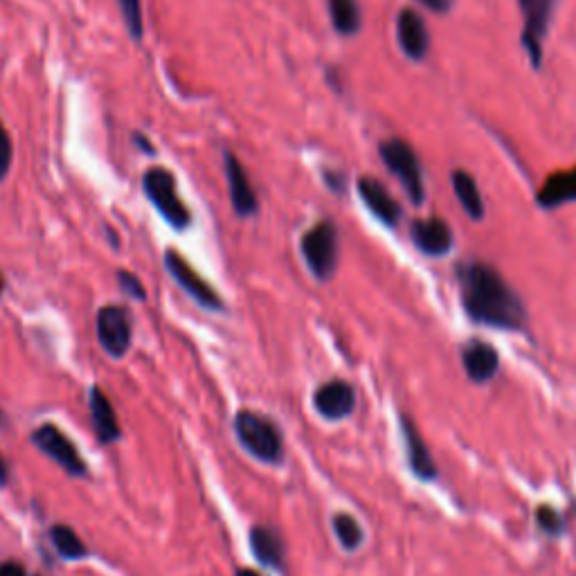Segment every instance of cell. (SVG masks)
Wrapping results in <instances>:
<instances>
[{"label": "cell", "mask_w": 576, "mask_h": 576, "mask_svg": "<svg viewBox=\"0 0 576 576\" xmlns=\"http://www.w3.org/2000/svg\"><path fill=\"white\" fill-rule=\"evenodd\" d=\"M457 286L468 318L484 327L502 331L527 329V306L500 270L484 261H462L457 266Z\"/></svg>", "instance_id": "cell-1"}, {"label": "cell", "mask_w": 576, "mask_h": 576, "mask_svg": "<svg viewBox=\"0 0 576 576\" xmlns=\"http://www.w3.org/2000/svg\"><path fill=\"white\" fill-rule=\"evenodd\" d=\"M234 432L239 444L264 464H279L284 459V437L264 414L241 410L234 417Z\"/></svg>", "instance_id": "cell-2"}, {"label": "cell", "mask_w": 576, "mask_h": 576, "mask_svg": "<svg viewBox=\"0 0 576 576\" xmlns=\"http://www.w3.org/2000/svg\"><path fill=\"white\" fill-rule=\"evenodd\" d=\"M300 252L311 275L320 279V282H329L333 273H336L340 257V237L336 223L318 221L311 230H306L300 241Z\"/></svg>", "instance_id": "cell-3"}, {"label": "cell", "mask_w": 576, "mask_h": 576, "mask_svg": "<svg viewBox=\"0 0 576 576\" xmlns=\"http://www.w3.org/2000/svg\"><path fill=\"white\" fill-rule=\"evenodd\" d=\"M142 187L153 207H156L162 219H165L171 228L176 230L187 228L189 221H192V214H189L187 205L180 201V196L176 192V178L169 169L165 167L147 169L142 176Z\"/></svg>", "instance_id": "cell-4"}, {"label": "cell", "mask_w": 576, "mask_h": 576, "mask_svg": "<svg viewBox=\"0 0 576 576\" xmlns=\"http://www.w3.org/2000/svg\"><path fill=\"white\" fill-rule=\"evenodd\" d=\"M383 165L399 178L405 192H408L410 201L414 205H421L426 201V183H423V171L417 151L410 147V142L392 138L381 142L378 147Z\"/></svg>", "instance_id": "cell-5"}, {"label": "cell", "mask_w": 576, "mask_h": 576, "mask_svg": "<svg viewBox=\"0 0 576 576\" xmlns=\"http://www.w3.org/2000/svg\"><path fill=\"white\" fill-rule=\"evenodd\" d=\"M556 0H518L522 14V34L520 43L525 48L529 63L534 68L543 66L545 57V41L549 25H552Z\"/></svg>", "instance_id": "cell-6"}, {"label": "cell", "mask_w": 576, "mask_h": 576, "mask_svg": "<svg viewBox=\"0 0 576 576\" xmlns=\"http://www.w3.org/2000/svg\"><path fill=\"white\" fill-rule=\"evenodd\" d=\"M313 408L327 421H342L356 410V390L354 385L333 378V381L322 383L313 394Z\"/></svg>", "instance_id": "cell-7"}, {"label": "cell", "mask_w": 576, "mask_h": 576, "mask_svg": "<svg viewBox=\"0 0 576 576\" xmlns=\"http://www.w3.org/2000/svg\"><path fill=\"white\" fill-rule=\"evenodd\" d=\"M97 338L106 354L115 358L124 356L131 347L129 313L120 306H104L97 315Z\"/></svg>", "instance_id": "cell-8"}, {"label": "cell", "mask_w": 576, "mask_h": 576, "mask_svg": "<svg viewBox=\"0 0 576 576\" xmlns=\"http://www.w3.org/2000/svg\"><path fill=\"white\" fill-rule=\"evenodd\" d=\"M165 264L176 282L185 288V291L194 297V300L210 311H223V302L219 293L205 282V279L196 273V270L187 264L185 257H180L176 250H167Z\"/></svg>", "instance_id": "cell-9"}, {"label": "cell", "mask_w": 576, "mask_h": 576, "mask_svg": "<svg viewBox=\"0 0 576 576\" xmlns=\"http://www.w3.org/2000/svg\"><path fill=\"white\" fill-rule=\"evenodd\" d=\"M34 444L39 446L45 455L52 457L63 471H68L70 475H86L84 459H81L77 448L72 446V441L63 435L59 428L45 423V426L34 432Z\"/></svg>", "instance_id": "cell-10"}, {"label": "cell", "mask_w": 576, "mask_h": 576, "mask_svg": "<svg viewBox=\"0 0 576 576\" xmlns=\"http://www.w3.org/2000/svg\"><path fill=\"white\" fill-rule=\"evenodd\" d=\"M396 41H399L403 54L412 61L426 59L430 50V32L423 16L417 9L405 7L396 16Z\"/></svg>", "instance_id": "cell-11"}, {"label": "cell", "mask_w": 576, "mask_h": 576, "mask_svg": "<svg viewBox=\"0 0 576 576\" xmlns=\"http://www.w3.org/2000/svg\"><path fill=\"white\" fill-rule=\"evenodd\" d=\"M399 426L405 444V455H408V466L410 471L419 477V480H435L439 475V468L435 464V457H432L430 448L426 444V439L421 437V432L414 426V421L408 414H399Z\"/></svg>", "instance_id": "cell-12"}, {"label": "cell", "mask_w": 576, "mask_h": 576, "mask_svg": "<svg viewBox=\"0 0 576 576\" xmlns=\"http://www.w3.org/2000/svg\"><path fill=\"white\" fill-rule=\"evenodd\" d=\"M410 237L414 246H417L423 255H428V257L448 255L455 243L450 225L444 219H437V216H432V219L414 221L410 228Z\"/></svg>", "instance_id": "cell-13"}, {"label": "cell", "mask_w": 576, "mask_h": 576, "mask_svg": "<svg viewBox=\"0 0 576 576\" xmlns=\"http://www.w3.org/2000/svg\"><path fill=\"white\" fill-rule=\"evenodd\" d=\"M225 178H228L232 207L239 216H252L259 210L257 192L252 187L246 167L241 165V160L234 156L232 151H225Z\"/></svg>", "instance_id": "cell-14"}, {"label": "cell", "mask_w": 576, "mask_h": 576, "mask_svg": "<svg viewBox=\"0 0 576 576\" xmlns=\"http://www.w3.org/2000/svg\"><path fill=\"white\" fill-rule=\"evenodd\" d=\"M459 356H462L466 376L477 385L489 383L491 378L498 374L500 356H498V351H495V347L489 345L486 340H480V338L468 340Z\"/></svg>", "instance_id": "cell-15"}, {"label": "cell", "mask_w": 576, "mask_h": 576, "mask_svg": "<svg viewBox=\"0 0 576 576\" xmlns=\"http://www.w3.org/2000/svg\"><path fill=\"white\" fill-rule=\"evenodd\" d=\"M358 194L367 205V210L372 212L378 221L385 223L387 228H394L401 221V205L396 203V198L387 192V189L378 183L376 178L363 176L358 180Z\"/></svg>", "instance_id": "cell-16"}, {"label": "cell", "mask_w": 576, "mask_h": 576, "mask_svg": "<svg viewBox=\"0 0 576 576\" xmlns=\"http://www.w3.org/2000/svg\"><path fill=\"white\" fill-rule=\"evenodd\" d=\"M250 547L257 561L270 570H284L286 565V543L284 536L275 527L257 525L250 531Z\"/></svg>", "instance_id": "cell-17"}, {"label": "cell", "mask_w": 576, "mask_h": 576, "mask_svg": "<svg viewBox=\"0 0 576 576\" xmlns=\"http://www.w3.org/2000/svg\"><path fill=\"white\" fill-rule=\"evenodd\" d=\"M572 201H576V167L549 176L536 194V203L545 210H554Z\"/></svg>", "instance_id": "cell-18"}, {"label": "cell", "mask_w": 576, "mask_h": 576, "mask_svg": "<svg viewBox=\"0 0 576 576\" xmlns=\"http://www.w3.org/2000/svg\"><path fill=\"white\" fill-rule=\"evenodd\" d=\"M450 183H453V192L457 196L459 205H462V210L471 216L473 221H482L486 210H484L482 192H480V187H477L475 178L464 169H455L453 176H450Z\"/></svg>", "instance_id": "cell-19"}, {"label": "cell", "mask_w": 576, "mask_h": 576, "mask_svg": "<svg viewBox=\"0 0 576 576\" xmlns=\"http://www.w3.org/2000/svg\"><path fill=\"white\" fill-rule=\"evenodd\" d=\"M90 412H93V423L99 439L108 444V441H115L120 437V426H117L113 405L99 387H93V392H90Z\"/></svg>", "instance_id": "cell-20"}, {"label": "cell", "mask_w": 576, "mask_h": 576, "mask_svg": "<svg viewBox=\"0 0 576 576\" xmlns=\"http://www.w3.org/2000/svg\"><path fill=\"white\" fill-rule=\"evenodd\" d=\"M333 30L342 36H354L363 25V12L358 0H327Z\"/></svg>", "instance_id": "cell-21"}, {"label": "cell", "mask_w": 576, "mask_h": 576, "mask_svg": "<svg viewBox=\"0 0 576 576\" xmlns=\"http://www.w3.org/2000/svg\"><path fill=\"white\" fill-rule=\"evenodd\" d=\"M331 529L336 534L338 543L347 549V552H356V549L363 545L365 531L360 527V522L351 516V513L340 511L331 518Z\"/></svg>", "instance_id": "cell-22"}, {"label": "cell", "mask_w": 576, "mask_h": 576, "mask_svg": "<svg viewBox=\"0 0 576 576\" xmlns=\"http://www.w3.org/2000/svg\"><path fill=\"white\" fill-rule=\"evenodd\" d=\"M52 540H54V545H57L61 556H66V558L86 556L84 543H81L79 536L70 527H63V525L54 527L52 529Z\"/></svg>", "instance_id": "cell-23"}, {"label": "cell", "mask_w": 576, "mask_h": 576, "mask_svg": "<svg viewBox=\"0 0 576 576\" xmlns=\"http://www.w3.org/2000/svg\"><path fill=\"white\" fill-rule=\"evenodd\" d=\"M124 16V25L129 34L133 36V41H142L144 34V18H142V5L140 0H117Z\"/></svg>", "instance_id": "cell-24"}, {"label": "cell", "mask_w": 576, "mask_h": 576, "mask_svg": "<svg viewBox=\"0 0 576 576\" xmlns=\"http://www.w3.org/2000/svg\"><path fill=\"white\" fill-rule=\"evenodd\" d=\"M536 525L547 536H561L565 529V520L554 507H547V504H543V507L536 509Z\"/></svg>", "instance_id": "cell-25"}, {"label": "cell", "mask_w": 576, "mask_h": 576, "mask_svg": "<svg viewBox=\"0 0 576 576\" xmlns=\"http://www.w3.org/2000/svg\"><path fill=\"white\" fill-rule=\"evenodd\" d=\"M12 156H14L12 138H9L5 124L0 120V180L7 176L9 167H12Z\"/></svg>", "instance_id": "cell-26"}, {"label": "cell", "mask_w": 576, "mask_h": 576, "mask_svg": "<svg viewBox=\"0 0 576 576\" xmlns=\"http://www.w3.org/2000/svg\"><path fill=\"white\" fill-rule=\"evenodd\" d=\"M120 284L126 293H129L131 297H135V300H144V286L138 282V277L131 275V273H126V270H120Z\"/></svg>", "instance_id": "cell-27"}, {"label": "cell", "mask_w": 576, "mask_h": 576, "mask_svg": "<svg viewBox=\"0 0 576 576\" xmlns=\"http://www.w3.org/2000/svg\"><path fill=\"white\" fill-rule=\"evenodd\" d=\"M423 7H428L430 12H437V14H446L450 7H453V0H417Z\"/></svg>", "instance_id": "cell-28"}, {"label": "cell", "mask_w": 576, "mask_h": 576, "mask_svg": "<svg viewBox=\"0 0 576 576\" xmlns=\"http://www.w3.org/2000/svg\"><path fill=\"white\" fill-rule=\"evenodd\" d=\"M0 576H27V574L18 563H5L0 567Z\"/></svg>", "instance_id": "cell-29"}, {"label": "cell", "mask_w": 576, "mask_h": 576, "mask_svg": "<svg viewBox=\"0 0 576 576\" xmlns=\"http://www.w3.org/2000/svg\"><path fill=\"white\" fill-rule=\"evenodd\" d=\"M324 178H327V185L333 189V192H342V189H345V183H342V176L340 174H331V171H327V174H324Z\"/></svg>", "instance_id": "cell-30"}, {"label": "cell", "mask_w": 576, "mask_h": 576, "mask_svg": "<svg viewBox=\"0 0 576 576\" xmlns=\"http://www.w3.org/2000/svg\"><path fill=\"white\" fill-rule=\"evenodd\" d=\"M133 140H135V142H138V147H140L142 151H147V153H151V156H153V153H156V151H153V147H151V142H149V138H144V135H142V133H135V135H133Z\"/></svg>", "instance_id": "cell-31"}, {"label": "cell", "mask_w": 576, "mask_h": 576, "mask_svg": "<svg viewBox=\"0 0 576 576\" xmlns=\"http://www.w3.org/2000/svg\"><path fill=\"white\" fill-rule=\"evenodd\" d=\"M7 482V466L3 462V457H0V484Z\"/></svg>", "instance_id": "cell-32"}, {"label": "cell", "mask_w": 576, "mask_h": 576, "mask_svg": "<svg viewBox=\"0 0 576 576\" xmlns=\"http://www.w3.org/2000/svg\"><path fill=\"white\" fill-rule=\"evenodd\" d=\"M234 576H261V574L255 570H246V567H241V570H237V574Z\"/></svg>", "instance_id": "cell-33"}, {"label": "cell", "mask_w": 576, "mask_h": 576, "mask_svg": "<svg viewBox=\"0 0 576 576\" xmlns=\"http://www.w3.org/2000/svg\"><path fill=\"white\" fill-rule=\"evenodd\" d=\"M0 293H3V277H0Z\"/></svg>", "instance_id": "cell-34"}]
</instances>
